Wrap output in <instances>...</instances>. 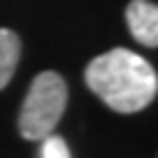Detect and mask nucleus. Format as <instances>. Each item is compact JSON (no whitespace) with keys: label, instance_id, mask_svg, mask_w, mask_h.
<instances>
[{"label":"nucleus","instance_id":"20e7f679","mask_svg":"<svg viewBox=\"0 0 158 158\" xmlns=\"http://www.w3.org/2000/svg\"><path fill=\"white\" fill-rule=\"evenodd\" d=\"M20 52H22V42L20 37L7 30V27H0V89H5L17 69V62H20Z\"/></svg>","mask_w":158,"mask_h":158},{"label":"nucleus","instance_id":"7ed1b4c3","mask_svg":"<svg viewBox=\"0 0 158 158\" xmlns=\"http://www.w3.org/2000/svg\"><path fill=\"white\" fill-rule=\"evenodd\" d=\"M126 25L143 47L158 44V7L151 0H131L126 7Z\"/></svg>","mask_w":158,"mask_h":158},{"label":"nucleus","instance_id":"f257e3e1","mask_svg":"<svg viewBox=\"0 0 158 158\" xmlns=\"http://www.w3.org/2000/svg\"><path fill=\"white\" fill-rule=\"evenodd\" d=\"M86 86L116 114L146 109L158 91L156 69L131 49L116 47L86 64Z\"/></svg>","mask_w":158,"mask_h":158},{"label":"nucleus","instance_id":"39448f33","mask_svg":"<svg viewBox=\"0 0 158 158\" xmlns=\"http://www.w3.org/2000/svg\"><path fill=\"white\" fill-rule=\"evenodd\" d=\"M40 143H42V146H40V158H72L69 146H67V141H64L62 136L49 133V136H44Z\"/></svg>","mask_w":158,"mask_h":158},{"label":"nucleus","instance_id":"f03ea898","mask_svg":"<svg viewBox=\"0 0 158 158\" xmlns=\"http://www.w3.org/2000/svg\"><path fill=\"white\" fill-rule=\"evenodd\" d=\"M64 106H67V81L62 79V74L52 69L40 72L32 79L25 101L20 106L17 116L20 136L27 141H42L59 123Z\"/></svg>","mask_w":158,"mask_h":158}]
</instances>
